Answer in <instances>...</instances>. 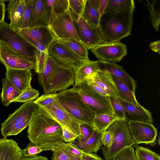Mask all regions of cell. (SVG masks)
Returning <instances> with one entry per match:
<instances>
[{
  "label": "cell",
  "instance_id": "6da1fadb",
  "mask_svg": "<svg viewBox=\"0 0 160 160\" xmlns=\"http://www.w3.org/2000/svg\"><path fill=\"white\" fill-rule=\"evenodd\" d=\"M28 125V138L43 151L51 150L64 141L61 125L42 107L38 105Z\"/></svg>",
  "mask_w": 160,
  "mask_h": 160
},
{
  "label": "cell",
  "instance_id": "7a4b0ae2",
  "mask_svg": "<svg viewBox=\"0 0 160 160\" xmlns=\"http://www.w3.org/2000/svg\"><path fill=\"white\" fill-rule=\"evenodd\" d=\"M135 8L130 7L101 16L98 27L105 43L120 42L131 34Z\"/></svg>",
  "mask_w": 160,
  "mask_h": 160
},
{
  "label": "cell",
  "instance_id": "3957f363",
  "mask_svg": "<svg viewBox=\"0 0 160 160\" xmlns=\"http://www.w3.org/2000/svg\"><path fill=\"white\" fill-rule=\"evenodd\" d=\"M38 77L44 94L65 90L75 82L73 70L57 63L49 53L44 68Z\"/></svg>",
  "mask_w": 160,
  "mask_h": 160
},
{
  "label": "cell",
  "instance_id": "277c9868",
  "mask_svg": "<svg viewBox=\"0 0 160 160\" xmlns=\"http://www.w3.org/2000/svg\"><path fill=\"white\" fill-rule=\"evenodd\" d=\"M61 106L80 124H85L95 129V114L81 99L79 94L71 88L57 93Z\"/></svg>",
  "mask_w": 160,
  "mask_h": 160
},
{
  "label": "cell",
  "instance_id": "5b68a950",
  "mask_svg": "<svg viewBox=\"0 0 160 160\" xmlns=\"http://www.w3.org/2000/svg\"><path fill=\"white\" fill-rule=\"evenodd\" d=\"M107 130L111 132L113 139L109 146L102 148L105 160H109L125 148L135 144L126 120L117 119Z\"/></svg>",
  "mask_w": 160,
  "mask_h": 160
},
{
  "label": "cell",
  "instance_id": "8992f818",
  "mask_svg": "<svg viewBox=\"0 0 160 160\" xmlns=\"http://www.w3.org/2000/svg\"><path fill=\"white\" fill-rule=\"evenodd\" d=\"M38 105L34 101L24 103L1 123V132L4 138L18 135L28 125Z\"/></svg>",
  "mask_w": 160,
  "mask_h": 160
},
{
  "label": "cell",
  "instance_id": "52a82bcc",
  "mask_svg": "<svg viewBox=\"0 0 160 160\" xmlns=\"http://www.w3.org/2000/svg\"><path fill=\"white\" fill-rule=\"evenodd\" d=\"M71 89L79 94L95 115L106 113L114 114L109 96H103L98 94L87 83L86 80L73 84Z\"/></svg>",
  "mask_w": 160,
  "mask_h": 160
},
{
  "label": "cell",
  "instance_id": "ba28073f",
  "mask_svg": "<svg viewBox=\"0 0 160 160\" xmlns=\"http://www.w3.org/2000/svg\"><path fill=\"white\" fill-rule=\"evenodd\" d=\"M0 43L34 62V52L35 48L4 20L0 24Z\"/></svg>",
  "mask_w": 160,
  "mask_h": 160
},
{
  "label": "cell",
  "instance_id": "9c48e42d",
  "mask_svg": "<svg viewBox=\"0 0 160 160\" xmlns=\"http://www.w3.org/2000/svg\"><path fill=\"white\" fill-rule=\"evenodd\" d=\"M128 122L135 145L145 143L155 146L158 132L152 123L139 121H128Z\"/></svg>",
  "mask_w": 160,
  "mask_h": 160
},
{
  "label": "cell",
  "instance_id": "30bf717a",
  "mask_svg": "<svg viewBox=\"0 0 160 160\" xmlns=\"http://www.w3.org/2000/svg\"><path fill=\"white\" fill-rule=\"evenodd\" d=\"M49 26L56 38H72L81 41L68 9L57 16Z\"/></svg>",
  "mask_w": 160,
  "mask_h": 160
},
{
  "label": "cell",
  "instance_id": "8fae6325",
  "mask_svg": "<svg viewBox=\"0 0 160 160\" xmlns=\"http://www.w3.org/2000/svg\"><path fill=\"white\" fill-rule=\"evenodd\" d=\"M42 108L47 110L61 126L78 137L81 135L80 129L81 124L61 106L57 98L50 104Z\"/></svg>",
  "mask_w": 160,
  "mask_h": 160
},
{
  "label": "cell",
  "instance_id": "7c38bea8",
  "mask_svg": "<svg viewBox=\"0 0 160 160\" xmlns=\"http://www.w3.org/2000/svg\"><path fill=\"white\" fill-rule=\"evenodd\" d=\"M91 50L98 61L114 63L120 62L127 54L126 45L120 41L104 43Z\"/></svg>",
  "mask_w": 160,
  "mask_h": 160
},
{
  "label": "cell",
  "instance_id": "4fadbf2b",
  "mask_svg": "<svg viewBox=\"0 0 160 160\" xmlns=\"http://www.w3.org/2000/svg\"><path fill=\"white\" fill-rule=\"evenodd\" d=\"M48 52L57 63L73 70L87 61L77 57L57 40L51 45Z\"/></svg>",
  "mask_w": 160,
  "mask_h": 160
},
{
  "label": "cell",
  "instance_id": "5bb4252c",
  "mask_svg": "<svg viewBox=\"0 0 160 160\" xmlns=\"http://www.w3.org/2000/svg\"><path fill=\"white\" fill-rule=\"evenodd\" d=\"M15 30L33 47L35 44L40 43L48 50L56 40V37L49 26H38Z\"/></svg>",
  "mask_w": 160,
  "mask_h": 160
},
{
  "label": "cell",
  "instance_id": "9a60e30c",
  "mask_svg": "<svg viewBox=\"0 0 160 160\" xmlns=\"http://www.w3.org/2000/svg\"><path fill=\"white\" fill-rule=\"evenodd\" d=\"M74 22L80 41L88 50L105 43L98 27L89 24L82 17Z\"/></svg>",
  "mask_w": 160,
  "mask_h": 160
},
{
  "label": "cell",
  "instance_id": "2e32d148",
  "mask_svg": "<svg viewBox=\"0 0 160 160\" xmlns=\"http://www.w3.org/2000/svg\"><path fill=\"white\" fill-rule=\"evenodd\" d=\"M0 62L6 69L30 70L33 69L34 67V62L32 60L1 43Z\"/></svg>",
  "mask_w": 160,
  "mask_h": 160
},
{
  "label": "cell",
  "instance_id": "e0dca14e",
  "mask_svg": "<svg viewBox=\"0 0 160 160\" xmlns=\"http://www.w3.org/2000/svg\"><path fill=\"white\" fill-rule=\"evenodd\" d=\"M118 97L124 108L127 121H139L152 123L153 122L152 113L148 110L139 104L136 105Z\"/></svg>",
  "mask_w": 160,
  "mask_h": 160
},
{
  "label": "cell",
  "instance_id": "ac0fdd59",
  "mask_svg": "<svg viewBox=\"0 0 160 160\" xmlns=\"http://www.w3.org/2000/svg\"><path fill=\"white\" fill-rule=\"evenodd\" d=\"M51 10L46 0H32L31 23L29 28L38 26H49Z\"/></svg>",
  "mask_w": 160,
  "mask_h": 160
},
{
  "label": "cell",
  "instance_id": "d6986e66",
  "mask_svg": "<svg viewBox=\"0 0 160 160\" xmlns=\"http://www.w3.org/2000/svg\"><path fill=\"white\" fill-rule=\"evenodd\" d=\"M98 61L100 69L105 70L111 75L118 78L132 92L135 93L136 88V82L123 67L113 62Z\"/></svg>",
  "mask_w": 160,
  "mask_h": 160
},
{
  "label": "cell",
  "instance_id": "ffe728a7",
  "mask_svg": "<svg viewBox=\"0 0 160 160\" xmlns=\"http://www.w3.org/2000/svg\"><path fill=\"white\" fill-rule=\"evenodd\" d=\"M102 132L95 129L91 136L85 141H81L76 139L71 142L74 147L83 152L97 153L102 147Z\"/></svg>",
  "mask_w": 160,
  "mask_h": 160
},
{
  "label": "cell",
  "instance_id": "44dd1931",
  "mask_svg": "<svg viewBox=\"0 0 160 160\" xmlns=\"http://www.w3.org/2000/svg\"><path fill=\"white\" fill-rule=\"evenodd\" d=\"M6 76L17 88L22 92L31 86L32 77L30 70L7 68Z\"/></svg>",
  "mask_w": 160,
  "mask_h": 160
},
{
  "label": "cell",
  "instance_id": "7402d4cb",
  "mask_svg": "<svg viewBox=\"0 0 160 160\" xmlns=\"http://www.w3.org/2000/svg\"><path fill=\"white\" fill-rule=\"evenodd\" d=\"M25 5V0H9L7 10L11 21L10 26L14 29L20 28Z\"/></svg>",
  "mask_w": 160,
  "mask_h": 160
},
{
  "label": "cell",
  "instance_id": "603a6c76",
  "mask_svg": "<svg viewBox=\"0 0 160 160\" xmlns=\"http://www.w3.org/2000/svg\"><path fill=\"white\" fill-rule=\"evenodd\" d=\"M22 150L13 140L0 139V160H19L22 156Z\"/></svg>",
  "mask_w": 160,
  "mask_h": 160
},
{
  "label": "cell",
  "instance_id": "cb8c5ba5",
  "mask_svg": "<svg viewBox=\"0 0 160 160\" xmlns=\"http://www.w3.org/2000/svg\"><path fill=\"white\" fill-rule=\"evenodd\" d=\"M89 78L103 89L109 96L118 97V91L112 75L106 71L99 69Z\"/></svg>",
  "mask_w": 160,
  "mask_h": 160
},
{
  "label": "cell",
  "instance_id": "d4e9b609",
  "mask_svg": "<svg viewBox=\"0 0 160 160\" xmlns=\"http://www.w3.org/2000/svg\"><path fill=\"white\" fill-rule=\"evenodd\" d=\"M2 86L0 97L2 103L5 107L9 106L22 92L6 76L2 79Z\"/></svg>",
  "mask_w": 160,
  "mask_h": 160
},
{
  "label": "cell",
  "instance_id": "484cf974",
  "mask_svg": "<svg viewBox=\"0 0 160 160\" xmlns=\"http://www.w3.org/2000/svg\"><path fill=\"white\" fill-rule=\"evenodd\" d=\"M99 69L98 61L87 60L78 68L73 70L74 84L82 82L95 73Z\"/></svg>",
  "mask_w": 160,
  "mask_h": 160
},
{
  "label": "cell",
  "instance_id": "4316f807",
  "mask_svg": "<svg viewBox=\"0 0 160 160\" xmlns=\"http://www.w3.org/2000/svg\"><path fill=\"white\" fill-rule=\"evenodd\" d=\"M56 39L57 41L77 57L84 60H89L88 50L81 42L72 38Z\"/></svg>",
  "mask_w": 160,
  "mask_h": 160
},
{
  "label": "cell",
  "instance_id": "83f0119b",
  "mask_svg": "<svg viewBox=\"0 0 160 160\" xmlns=\"http://www.w3.org/2000/svg\"><path fill=\"white\" fill-rule=\"evenodd\" d=\"M112 75L118 91V97L134 104H139L136 100L135 93L132 92L118 78L114 75Z\"/></svg>",
  "mask_w": 160,
  "mask_h": 160
},
{
  "label": "cell",
  "instance_id": "f1b7e54d",
  "mask_svg": "<svg viewBox=\"0 0 160 160\" xmlns=\"http://www.w3.org/2000/svg\"><path fill=\"white\" fill-rule=\"evenodd\" d=\"M46 5L51 10L49 26L55 18L68 9V0H46Z\"/></svg>",
  "mask_w": 160,
  "mask_h": 160
},
{
  "label": "cell",
  "instance_id": "f546056e",
  "mask_svg": "<svg viewBox=\"0 0 160 160\" xmlns=\"http://www.w3.org/2000/svg\"><path fill=\"white\" fill-rule=\"evenodd\" d=\"M63 142L52 148V160H83L82 156H75L70 153L65 147Z\"/></svg>",
  "mask_w": 160,
  "mask_h": 160
},
{
  "label": "cell",
  "instance_id": "4dcf8cb0",
  "mask_svg": "<svg viewBox=\"0 0 160 160\" xmlns=\"http://www.w3.org/2000/svg\"><path fill=\"white\" fill-rule=\"evenodd\" d=\"M82 17L89 24L98 27L100 17L98 9L92 7L88 0H86Z\"/></svg>",
  "mask_w": 160,
  "mask_h": 160
},
{
  "label": "cell",
  "instance_id": "1f68e13d",
  "mask_svg": "<svg viewBox=\"0 0 160 160\" xmlns=\"http://www.w3.org/2000/svg\"><path fill=\"white\" fill-rule=\"evenodd\" d=\"M117 119L114 114L106 113L95 115L93 120L95 128L101 132H105Z\"/></svg>",
  "mask_w": 160,
  "mask_h": 160
},
{
  "label": "cell",
  "instance_id": "d6a6232c",
  "mask_svg": "<svg viewBox=\"0 0 160 160\" xmlns=\"http://www.w3.org/2000/svg\"><path fill=\"white\" fill-rule=\"evenodd\" d=\"M134 6L135 4L133 0H109L103 13L114 12Z\"/></svg>",
  "mask_w": 160,
  "mask_h": 160
},
{
  "label": "cell",
  "instance_id": "836d02e7",
  "mask_svg": "<svg viewBox=\"0 0 160 160\" xmlns=\"http://www.w3.org/2000/svg\"><path fill=\"white\" fill-rule=\"evenodd\" d=\"M136 160H160L159 154L150 149L135 144Z\"/></svg>",
  "mask_w": 160,
  "mask_h": 160
},
{
  "label": "cell",
  "instance_id": "e575fe53",
  "mask_svg": "<svg viewBox=\"0 0 160 160\" xmlns=\"http://www.w3.org/2000/svg\"><path fill=\"white\" fill-rule=\"evenodd\" d=\"M86 0H68V9L74 22L79 20L82 17Z\"/></svg>",
  "mask_w": 160,
  "mask_h": 160
},
{
  "label": "cell",
  "instance_id": "d590c367",
  "mask_svg": "<svg viewBox=\"0 0 160 160\" xmlns=\"http://www.w3.org/2000/svg\"><path fill=\"white\" fill-rule=\"evenodd\" d=\"M48 54V51L42 52L35 49L34 52L33 69L37 74L41 73L43 71Z\"/></svg>",
  "mask_w": 160,
  "mask_h": 160
},
{
  "label": "cell",
  "instance_id": "8d00e7d4",
  "mask_svg": "<svg viewBox=\"0 0 160 160\" xmlns=\"http://www.w3.org/2000/svg\"><path fill=\"white\" fill-rule=\"evenodd\" d=\"M39 95L38 91L32 88L31 86L22 91L21 94L13 102L25 103L33 101L38 98Z\"/></svg>",
  "mask_w": 160,
  "mask_h": 160
},
{
  "label": "cell",
  "instance_id": "74e56055",
  "mask_svg": "<svg viewBox=\"0 0 160 160\" xmlns=\"http://www.w3.org/2000/svg\"><path fill=\"white\" fill-rule=\"evenodd\" d=\"M109 98L113 111L114 114L117 119L126 120L124 108L118 97L109 96Z\"/></svg>",
  "mask_w": 160,
  "mask_h": 160
},
{
  "label": "cell",
  "instance_id": "f35d334b",
  "mask_svg": "<svg viewBox=\"0 0 160 160\" xmlns=\"http://www.w3.org/2000/svg\"><path fill=\"white\" fill-rule=\"evenodd\" d=\"M156 1H153L151 2L147 0V5L150 13V19L153 27L156 31L159 30L160 24V12L159 10H156L154 8V5Z\"/></svg>",
  "mask_w": 160,
  "mask_h": 160
},
{
  "label": "cell",
  "instance_id": "ab89813d",
  "mask_svg": "<svg viewBox=\"0 0 160 160\" xmlns=\"http://www.w3.org/2000/svg\"><path fill=\"white\" fill-rule=\"evenodd\" d=\"M109 160H136L133 147L131 146L125 148Z\"/></svg>",
  "mask_w": 160,
  "mask_h": 160
},
{
  "label": "cell",
  "instance_id": "60d3db41",
  "mask_svg": "<svg viewBox=\"0 0 160 160\" xmlns=\"http://www.w3.org/2000/svg\"><path fill=\"white\" fill-rule=\"evenodd\" d=\"M25 5L22 21L20 28L29 27L31 23L32 0H25Z\"/></svg>",
  "mask_w": 160,
  "mask_h": 160
},
{
  "label": "cell",
  "instance_id": "b9f144b4",
  "mask_svg": "<svg viewBox=\"0 0 160 160\" xmlns=\"http://www.w3.org/2000/svg\"><path fill=\"white\" fill-rule=\"evenodd\" d=\"M57 98V93L44 94L34 101L39 106L43 107L50 104Z\"/></svg>",
  "mask_w": 160,
  "mask_h": 160
},
{
  "label": "cell",
  "instance_id": "7bdbcfd3",
  "mask_svg": "<svg viewBox=\"0 0 160 160\" xmlns=\"http://www.w3.org/2000/svg\"><path fill=\"white\" fill-rule=\"evenodd\" d=\"M42 151V148L30 142L25 149L22 150V156L33 157Z\"/></svg>",
  "mask_w": 160,
  "mask_h": 160
},
{
  "label": "cell",
  "instance_id": "ee69618b",
  "mask_svg": "<svg viewBox=\"0 0 160 160\" xmlns=\"http://www.w3.org/2000/svg\"><path fill=\"white\" fill-rule=\"evenodd\" d=\"M80 129L81 135L76 138L78 140L83 141L87 139L91 135L94 129L84 124H81Z\"/></svg>",
  "mask_w": 160,
  "mask_h": 160
},
{
  "label": "cell",
  "instance_id": "f6af8a7d",
  "mask_svg": "<svg viewBox=\"0 0 160 160\" xmlns=\"http://www.w3.org/2000/svg\"><path fill=\"white\" fill-rule=\"evenodd\" d=\"M86 80L87 83L98 94L103 96H109L104 89L95 82L91 78H88Z\"/></svg>",
  "mask_w": 160,
  "mask_h": 160
},
{
  "label": "cell",
  "instance_id": "bcb514c9",
  "mask_svg": "<svg viewBox=\"0 0 160 160\" xmlns=\"http://www.w3.org/2000/svg\"><path fill=\"white\" fill-rule=\"evenodd\" d=\"M113 139L111 132L108 130L102 132L101 140L104 147H108L111 143Z\"/></svg>",
  "mask_w": 160,
  "mask_h": 160
},
{
  "label": "cell",
  "instance_id": "7dc6e473",
  "mask_svg": "<svg viewBox=\"0 0 160 160\" xmlns=\"http://www.w3.org/2000/svg\"><path fill=\"white\" fill-rule=\"evenodd\" d=\"M63 145L67 150L71 154L78 156H82L83 152L74 147L71 142L65 143Z\"/></svg>",
  "mask_w": 160,
  "mask_h": 160
},
{
  "label": "cell",
  "instance_id": "c3c4849f",
  "mask_svg": "<svg viewBox=\"0 0 160 160\" xmlns=\"http://www.w3.org/2000/svg\"><path fill=\"white\" fill-rule=\"evenodd\" d=\"M62 138L64 141L70 142L76 139L78 137L68 131L63 127L62 126Z\"/></svg>",
  "mask_w": 160,
  "mask_h": 160
},
{
  "label": "cell",
  "instance_id": "681fc988",
  "mask_svg": "<svg viewBox=\"0 0 160 160\" xmlns=\"http://www.w3.org/2000/svg\"><path fill=\"white\" fill-rule=\"evenodd\" d=\"M83 160H103L96 154L83 152L82 155Z\"/></svg>",
  "mask_w": 160,
  "mask_h": 160
},
{
  "label": "cell",
  "instance_id": "f907efd6",
  "mask_svg": "<svg viewBox=\"0 0 160 160\" xmlns=\"http://www.w3.org/2000/svg\"><path fill=\"white\" fill-rule=\"evenodd\" d=\"M149 47L154 52L160 54V40H158L150 43Z\"/></svg>",
  "mask_w": 160,
  "mask_h": 160
},
{
  "label": "cell",
  "instance_id": "816d5d0a",
  "mask_svg": "<svg viewBox=\"0 0 160 160\" xmlns=\"http://www.w3.org/2000/svg\"><path fill=\"white\" fill-rule=\"evenodd\" d=\"M6 13V8L4 1L0 0V24L4 20Z\"/></svg>",
  "mask_w": 160,
  "mask_h": 160
},
{
  "label": "cell",
  "instance_id": "f5cc1de1",
  "mask_svg": "<svg viewBox=\"0 0 160 160\" xmlns=\"http://www.w3.org/2000/svg\"><path fill=\"white\" fill-rule=\"evenodd\" d=\"M19 160H48L45 157L37 155L33 157L22 156Z\"/></svg>",
  "mask_w": 160,
  "mask_h": 160
},
{
  "label": "cell",
  "instance_id": "db71d44e",
  "mask_svg": "<svg viewBox=\"0 0 160 160\" xmlns=\"http://www.w3.org/2000/svg\"><path fill=\"white\" fill-rule=\"evenodd\" d=\"M109 0H100L98 11L101 16L103 14Z\"/></svg>",
  "mask_w": 160,
  "mask_h": 160
},
{
  "label": "cell",
  "instance_id": "11a10c76",
  "mask_svg": "<svg viewBox=\"0 0 160 160\" xmlns=\"http://www.w3.org/2000/svg\"><path fill=\"white\" fill-rule=\"evenodd\" d=\"M88 1L92 7L98 9L100 0H88Z\"/></svg>",
  "mask_w": 160,
  "mask_h": 160
}]
</instances>
